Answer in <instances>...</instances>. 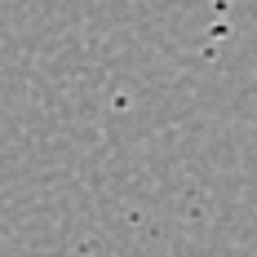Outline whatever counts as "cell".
I'll return each instance as SVG.
<instances>
[]
</instances>
